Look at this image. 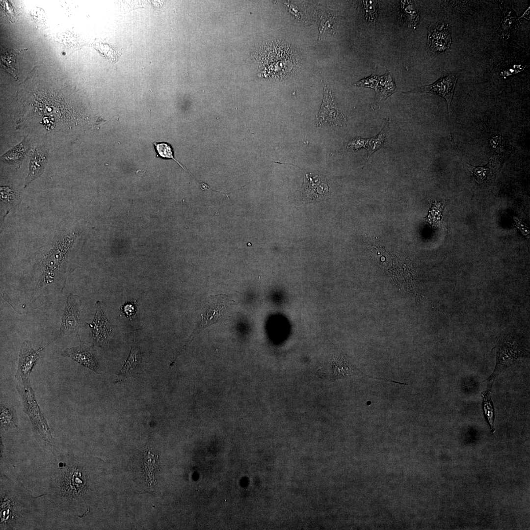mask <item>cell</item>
<instances>
[{
  "label": "cell",
  "instance_id": "cell-1",
  "mask_svg": "<svg viewBox=\"0 0 530 530\" xmlns=\"http://www.w3.org/2000/svg\"><path fill=\"white\" fill-rule=\"evenodd\" d=\"M56 465L50 476L48 495L61 509L76 513L86 492V473L76 456L65 457Z\"/></svg>",
  "mask_w": 530,
  "mask_h": 530
},
{
  "label": "cell",
  "instance_id": "cell-2",
  "mask_svg": "<svg viewBox=\"0 0 530 530\" xmlns=\"http://www.w3.org/2000/svg\"><path fill=\"white\" fill-rule=\"evenodd\" d=\"M34 499L23 486L1 476L0 530L22 528L31 514Z\"/></svg>",
  "mask_w": 530,
  "mask_h": 530
},
{
  "label": "cell",
  "instance_id": "cell-3",
  "mask_svg": "<svg viewBox=\"0 0 530 530\" xmlns=\"http://www.w3.org/2000/svg\"><path fill=\"white\" fill-rule=\"evenodd\" d=\"M316 374L320 379L330 381L344 379L353 376H362L379 380H385L403 385H407L405 383L366 375L351 363L347 358L342 356L334 358L328 364L318 369Z\"/></svg>",
  "mask_w": 530,
  "mask_h": 530
},
{
  "label": "cell",
  "instance_id": "cell-4",
  "mask_svg": "<svg viewBox=\"0 0 530 530\" xmlns=\"http://www.w3.org/2000/svg\"><path fill=\"white\" fill-rule=\"evenodd\" d=\"M55 339V337L44 346L36 350L32 347L28 340H25L22 343L19 352L18 368L15 375V378L21 384L30 385L29 375L37 363L41 351Z\"/></svg>",
  "mask_w": 530,
  "mask_h": 530
},
{
  "label": "cell",
  "instance_id": "cell-5",
  "mask_svg": "<svg viewBox=\"0 0 530 530\" xmlns=\"http://www.w3.org/2000/svg\"><path fill=\"white\" fill-rule=\"evenodd\" d=\"M324 92L322 105L316 116V125L346 126L348 123L346 117L339 109L330 90L325 87Z\"/></svg>",
  "mask_w": 530,
  "mask_h": 530
},
{
  "label": "cell",
  "instance_id": "cell-6",
  "mask_svg": "<svg viewBox=\"0 0 530 530\" xmlns=\"http://www.w3.org/2000/svg\"><path fill=\"white\" fill-rule=\"evenodd\" d=\"M459 75L458 73L450 74L440 78L431 84L416 87L406 93L425 92L443 97L447 102L450 116V104Z\"/></svg>",
  "mask_w": 530,
  "mask_h": 530
},
{
  "label": "cell",
  "instance_id": "cell-7",
  "mask_svg": "<svg viewBox=\"0 0 530 530\" xmlns=\"http://www.w3.org/2000/svg\"><path fill=\"white\" fill-rule=\"evenodd\" d=\"M80 304V301L78 296L72 294L68 295L61 326L55 337L56 339L63 335L74 333L78 334L80 320L79 310Z\"/></svg>",
  "mask_w": 530,
  "mask_h": 530
},
{
  "label": "cell",
  "instance_id": "cell-8",
  "mask_svg": "<svg viewBox=\"0 0 530 530\" xmlns=\"http://www.w3.org/2000/svg\"><path fill=\"white\" fill-rule=\"evenodd\" d=\"M96 313L92 322L86 323L91 328L94 344L102 346L107 343L112 328L102 311L100 301L96 302Z\"/></svg>",
  "mask_w": 530,
  "mask_h": 530
},
{
  "label": "cell",
  "instance_id": "cell-9",
  "mask_svg": "<svg viewBox=\"0 0 530 530\" xmlns=\"http://www.w3.org/2000/svg\"><path fill=\"white\" fill-rule=\"evenodd\" d=\"M225 295L210 296L204 314L196 328V330L204 328L219 320L220 318L223 315L228 301L229 300L227 298V296L225 298Z\"/></svg>",
  "mask_w": 530,
  "mask_h": 530
},
{
  "label": "cell",
  "instance_id": "cell-10",
  "mask_svg": "<svg viewBox=\"0 0 530 530\" xmlns=\"http://www.w3.org/2000/svg\"><path fill=\"white\" fill-rule=\"evenodd\" d=\"M61 355L69 358L97 373L101 372L97 360L89 347L83 345L69 347L62 352Z\"/></svg>",
  "mask_w": 530,
  "mask_h": 530
},
{
  "label": "cell",
  "instance_id": "cell-11",
  "mask_svg": "<svg viewBox=\"0 0 530 530\" xmlns=\"http://www.w3.org/2000/svg\"><path fill=\"white\" fill-rule=\"evenodd\" d=\"M450 33L447 26L441 24L429 29L427 45L431 50L442 52L449 48L451 43Z\"/></svg>",
  "mask_w": 530,
  "mask_h": 530
},
{
  "label": "cell",
  "instance_id": "cell-12",
  "mask_svg": "<svg viewBox=\"0 0 530 530\" xmlns=\"http://www.w3.org/2000/svg\"><path fill=\"white\" fill-rule=\"evenodd\" d=\"M48 160V153L42 146L34 147L30 158L29 170L26 178L24 187L41 176Z\"/></svg>",
  "mask_w": 530,
  "mask_h": 530
},
{
  "label": "cell",
  "instance_id": "cell-13",
  "mask_svg": "<svg viewBox=\"0 0 530 530\" xmlns=\"http://www.w3.org/2000/svg\"><path fill=\"white\" fill-rule=\"evenodd\" d=\"M374 103L371 107L377 109L386 99L397 91L394 78L390 71L380 76L377 87L374 90Z\"/></svg>",
  "mask_w": 530,
  "mask_h": 530
},
{
  "label": "cell",
  "instance_id": "cell-14",
  "mask_svg": "<svg viewBox=\"0 0 530 530\" xmlns=\"http://www.w3.org/2000/svg\"><path fill=\"white\" fill-rule=\"evenodd\" d=\"M516 12L506 7L502 10V20L497 32L504 39H507L513 29L520 25Z\"/></svg>",
  "mask_w": 530,
  "mask_h": 530
},
{
  "label": "cell",
  "instance_id": "cell-15",
  "mask_svg": "<svg viewBox=\"0 0 530 530\" xmlns=\"http://www.w3.org/2000/svg\"><path fill=\"white\" fill-rule=\"evenodd\" d=\"M399 3L402 21L408 27L417 26L419 21V14L412 1H400Z\"/></svg>",
  "mask_w": 530,
  "mask_h": 530
},
{
  "label": "cell",
  "instance_id": "cell-16",
  "mask_svg": "<svg viewBox=\"0 0 530 530\" xmlns=\"http://www.w3.org/2000/svg\"><path fill=\"white\" fill-rule=\"evenodd\" d=\"M140 364L141 355L139 351L136 348L133 349L132 348L129 356L119 373L117 378L120 376L127 377L136 373L137 371H139L140 370Z\"/></svg>",
  "mask_w": 530,
  "mask_h": 530
},
{
  "label": "cell",
  "instance_id": "cell-17",
  "mask_svg": "<svg viewBox=\"0 0 530 530\" xmlns=\"http://www.w3.org/2000/svg\"><path fill=\"white\" fill-rule=\"evenodd\" d=\"M0 427L4 430L15 428L18 426V416L15 410L8 405L0 404Z\"/></svg>",
  "mask_w": 530,
  "mask_h": 530
},
{
  "label": "cell",
  "instance_id": "cell-18",
  "mask_svg": "<svg viewBox=\"0 0 530 530\" xmlns=\"http://www.w3.org/2000/svg\"><path fill=\"white\" fill-rule=\"evenodd\" d=\"M25 49H26L20 50L13 48H2V50H1V65L4 67L9 73L11 74L17 80V78L15 74V68L16 58L18 54L22 51L25 50Z\"/></svg>",
  "mask_w": 530,
  "mask_h": 530
},
{
  "label": "cell",
  "instance_id": "cell-19",
  "mask_svg": "<svg viewBox=\"0 0 530 530\" xmlns=\"http://www.w3.org/2000/svg\"><path fill=\"white\" fill-rule=\"evenodd\" d=\"M26 140L24 139L18 145L3 154L1 156L2 160L16 164L20 162L28 150V145Z\"/></svg>",
  "mask_w": 530,
  "mask_h": 530
},
{
  "label": "cell",
  "instance_id": "cell-20",
  "mask_svg": "<svg viewBox=\"0 0 530 530\" xmlns=\"http://www.w3.org/2000/svg\"><path fill=\"white\" fill-rule=\"evenodd\" d=\"M390 121L386 118L385 124L381 131L374 137L368 139V147L367 150L369 157L373 153L379 149L383 145L385 139L386 134L389 129Z\"/></svg>",
  "mask_w": 530,
  "mask_h": 530
},
{
  "label": "cell",
  "instance_id": "cell-21",
  "mask_svg": "<svg viewBox=\"0 0 530 530\" xmlns=\"http://www.w3.org/2000/svg\"><path fill=\"white\" fill-rule=\"evenodd\" d=\"M363 12L367 21L375 25L378 17V2L376 0L361 1Z\"/></svg>",
  "mask_w": 530,
  "mask_h": 530
},
{
  "label": "cell",
  "instance_id": "cell-22",
  "mask_svg": "<svg viewBox=\"0 0 530 530\" xmlns=\"http://www.w3.org/2000/svg\"><path fill=\"white\" fill-rule=\"evenodd\" d=\"M154 145L155 148L158 153L159 156L164 159H169L174 160L176 161L183 169L190 174L193 178L194 176L185 167H184L181 163L177 160L174 157L173 150L171 145L166 142H154Z\"/></svg>",
  "mask_w": 530,
  "mask_h": 530
},
{
  "label": "cell",
  "instance_id": "cell-23",
  "mask_svg": "<svg viewBox=\"0 0 530 530\" xmlns=\"http://www.w3.org/2000/svg\"><path fill=\"white\" fill-rule=\"evenodd\" d=\"M474 178L478 183L484 182L491 172L490 164L483 166H473L466 164Z\"/></svg>",
  "mask_w": 530,
  "mask_h": 530
},
{
  "label": "cell",
  "instance_id": "cell-24",
  "mask_svg": "<svg viewBox=\"0 0 530 530\" xmlns=\"http://www.w3.org/2000/svg\"><path fill=\"white\" fill-rule=\"evenodd\" d=\"M483 407L492 431L494 430V409L491 401V393L489 392H485L482 394Z\"/></svg>",
  "mask_w": 530,
  "mask_h": 530
},
{
  "label": "cell",
  "instance_id": "cell-25",
  "mask_svg": "<svg viewBox=\"0 0 530 530\" xmlns=\"http://www.w3.org/2000/svg\"><path fill=\"white\" fill-rule=\"evenodd\" d=\"M379 78L380 76L372 74L357 81L353 85L357 87H363L375 90L379 82Z\"/></svg>",
  "mask_w": 530,
  "mask_h": 530
},
{
  "label": "cell",
  "instance_id": "cell-26",
  "mask_svg": "<svg viewBox=\"0 0 530 530\" xmlns=\"http://www.w3.org/2000/svg\"><path fill=\"white\" fill-rule=\"evenodd\" d=\"M368 139H364L360 137L352 138L347 143L346 148L348 150L356 151L361 148L367 149Z\"/></svg>",
  "mask_w": 530,
  "mask_h": 530
},
{
  "label": "cell",
  "instance_id": "cell-27",
  "mask_svg": "<svg viewBox=\"0 0 530 530\" xmlns=\"http://www.w3.org/2000/svg\"><path fill=\"white\" fill-rule=\"evenodd\" d=\"M156 461H155V457L153 456V455L149 453L147 454V457L146 458L144 462V469L145 472H146V475L150 479H153L154 477V472L156 469Z\"/></svg>",
  "mask_w": 530,
  "mask_h": 530
},
{
  "label": "cell",
  "instance_id": "cell-28",
  "mask_svg": "<svg viewBox=\"0 0 530 530\" xmlns=\"http://www.w3.org/2000/svg\"><path fill=\"white\" fill-rule=\"evenodd\" d=\"M121 314L129 317L132 320V317L136 312V307L134 302H129L124 305L121 309Z\"/></svg>",
  "mask_w": 530,
  "mask_h": 530
},
{
  "label": "cell",
  "instance_id": "cell-29",
  "mask_svg": "<svg viewBox=\"0 0 530 530\" xmlns=\"http://www.w3.org/2000/svg\"><path fill=\"white\" fill-rule=\"evenodd\" d=\"M0 197L2 200L11 202L13 200L14 194L13 190L7 187H0Z\"/></svg>",
  "mask_w": 530,
  "mask_h": 530
},
{
  "label": "cell",
  "instance_id": "cell-30",
  "mask_svg": "<svg viewBox=\"0 0 530 530\" xmlns=\"http://www.w3.org/2000/svg\"><path fill=\"white\" fill-rule=\"evenodd\" d=\"M521 18L526 19L527 20H529L530 19V7H529L526 10V11L524 12V13L522 14V15L519 19Z\"/></svg>",
  "mask_w": 530,
  "mask_h": 530
}]
</instances>
